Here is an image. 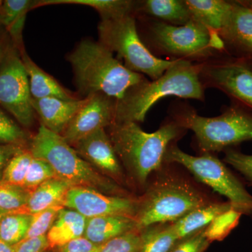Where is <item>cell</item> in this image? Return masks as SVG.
Returning <instances> with one entry per match:
<instances>
[{"label": "cell", "mask_w": 252, "mask_h": 252, "mask_svg": "<svg viewBox=\"0 0 252 252\" xmlns=\"http://www.w3.org/2000/svg\"><path fill=\"white\" fill-rule=\"evenodd\" d=\"M32 138L26 128L0 108V144H13L28 149Z\"/></svg>", "instance_id": "obj_28"}, {"label": "cell", "mask_w": 252, "mask_h": 252, "mask_svg": "<svg viewBox=\"0 0 252 252\" xmlns=\"http://www.w3.org/2000/svg\"><path fill=\"white\" fill-rule=\"evenodd\" d=\"M49 248L46 235L23 240L16 245L14 252H44Z\"/></svg>", "instance_id": "obj_38"}, {"label": "cell", "mask_w": 252, "mask_h": 252, "mask_svg": "<svg viewBox=\"0 0 252 252\" xmlns=\"http://www.w3.org/2000/svg\"><path fill=\"white\" fill-rule=\"evenodd\" d=\"M3 1L0 0V8H1V4H2Z\"/></svg>", "instance_id": "obj_43"}, {"label": "cell", "mask_w": 252, "mask_h": 252, "mask_svg": "<svg viewBox=\"0 0 252 252\" xmlns=\"http://www.w3.org/2000/svg\"><path fill=\"white\" fill-rule=\"evenodd\" d=\"M77 4L94 8L101 20L114 19L131 14L135 3L127 0H38L37 8L46 5Z\"/></svg>", "instance_id": "obj_24"}, {"label": "cell", "mask_w": 252, "mask_h": 252, "mask_svg": "<svg viewBox=\"0 0 252 252\" xmlns=\"http://www.w3.org/2000/svg\"><path fill=\"white\" fill-rule=\"evenodd\" d=\"M78 91L85 97L102 94L119 100L147 79L132 72L99 41L86 39L68 56Z\"/></svg>", "instance_id": "obj_3"}, {"label": "cell", "mask_w": 252, "mask_h": 252, "mask_svg": "<svg viewBox=\"0 0 252 252\" xmlns=\"http://www.w3.org/2000/svg\"><path fill=\"white\" fill-rule=\"evenodd\" d=\"M32 158L29 149L16 154L6 165L0 183L23 187Z\"/></svg>", "instance_id": "obj_29"}, {"label": "cell", "mask_w": 252, "mask_h": 252, "mask_svg": "<svg viewBox=\"0 0 252 252\" xmlns=\"http://www.w3.org/2000/svg\"><path fill=\"white\" fill-rule=\"evenodd\" d=\"M223 161L233 167L252 187V155L228 149L225 150Z\"/></svg>", "instance_id": "obj_35"}, {"label": "cell", "mask_w": 252, "mask_h": 252, "mask_svg": "<svg viewBox=\"0 0 252 252\" xmlns=\"http://www.w3.org/2000/svg\"><path fill=\"white\" fill-rule=\"evenodd\" d=\"M233 209L229 202L220 200L189 212L180 220L172 222V227L181 241L206 228L216 217Z\"/></svg>", "instance_id": "obj_20"}, {"label": "cell", "mask_w": 252, "mask_h": 252, "mask_svg": "<svg viewBox=\"0 0 252 252\" xmlns=\"http://www.w3.org/2000/svg\"><path fill=\"white\" fill-rule=\"evenodd\" d=\"M164 163L182 165L195 179L225 196L235 210L252 219V194L224 162L211 154L193 157L172 143L167 149Z\"/></svg>", "instance_id": "obj_7"}, {"label": "cell", "mask_w": 252, "mask_h": 252, "mask_svg": "<svg viewBox=\"0 0 252 252\" xmlns=\"http://www.w3.org/2000/svg\"><path fill=\"white\" fill-rule=\"evenodd\" d=\"M88 219L71 209H61L46 238L49 248H60L85 234Z\"/></svg>", "instance_id": "obj_21"}, {"label": "cell", "mask_w": 252, "mask_h": 252, "mask_svg": "<svg viewBox=\"0 0 252 252\" xmlns=\"http://www.w3.org/2000/svg\"><path fill=\"white\" fill-rule=\"evenodd\" d=\"M175 122L185 130L193 131L203 154L227 150L252 140V115L236 107L213 118L189 110L177 116Z\"/></svg>", "instance_id": "obj_8"}, {"label": "cell", "mask_w": 252, "mask_h": 252, "mask_svg": "<svg viewBox=\"0 0 252 252\" xmlns=\"http://www.w3.org/2000/svg\"><path fill=\"white\" fill-rule=\"evenodd\" d=\"M137 228L135 219L124 216H104L89 219L84 237L102 245L112 239Z\"/></svg>", "instance_id": "obj_19"}, {"label": "cell", "mask_w": 252, "mask_h": 252, "mask_svg": "<svg viewBox=\"0 0 252 252\" xmlns=\"http://www.w3.org/2000/svg\"><path fill=\"white\" fill-rule=\"evenodd\" d=\"M86 101L87 97L76 100L56 97L32 99V107L36 115L40 118L41 125L61 135Z\"/></svg>", "instance_id": "obj_16"}, {"label": "cell", "mask_w": 252, "mask_h": 252, "mask_svg": "<svg viewBox=\"0 0 252 252\" xmlns=\"http://www.w3.org/2000/svg\"><path fill=\"white\" fill-rule=\"evenodd\" d=\"M25 149H27L13 144H0V182L11 159Z\"/></svg>", "instance_id": "obj_39"}, {"label": "cell", "mask_w": 252, "mask_h": 252, "mask_svg": "<svg viewBox=\"0 0 252 252\" xmlns=\"http://www.w3.org/2000/svg\"><path fill=\"white\" fill-rule=\"evenodd\" d=\"M141 243V230H135L103 244L99 252H140Z\"/></svg>", "instance_id": "obj_34"}, {"label": "cell", "mask_w": 252, "mask_h": 252, "mask_svg": "<svg viewBox=\"0 0 252 252\" xmlns=\"http://www.w3.org/2000/svg\"><path fill=\"white\" fill-rule=\"evenodd\" d=\"M0 105L24 128L35 122L29 79L19 50L11 46L0 63Z\"/></svg>", "instance_id": "obj_9"}, {"label": "cell", "mask_w": 252, "mask_h": 252, "mask_svg": "<svg viewBox=\"0 0 252 252\" xmlns=\"http://www.w3.org/2000/svg\"><path fill=\"white\" fill-rule=\"evenodd\" d=\"M108 135L114 150L131 180L145 187L151 175L161 168L167 149L185 132L175 122L154 132L142 130L135 122H114Z\"/></svg>", "instance_id": "obj_2"}, {"label": "cell", "mask_w": 252, "mask_h": 252, "mask_svg": "<svg viewBox=\"0 0 252 252\" xmlns=\"http://www.w3.org/2000/svg\"><path fill=\"white\" fill-rule=\"evenodd\" d=\"M101 246L83 236L58 248V250L59 252H99Z\"/></svg>", "instance_id": "obj_37"}, {"label": "cell", "mask_w": 252, "mask_h": 252, "mask_svg": "<svg viewBox=\"0 0 252 252\" xmlns=\"http://www.w3.org/2000/svg\"><path fill=\"white\" fill-rule=\"evenodd\" d=\"M138 199L135 196L107 195L94 189L72 187L68 190L63 207L79 212L86 219L124 216L135 219Z\"/></svg>", "instance_id": "obj_11"}, {"label": "cell", "mask_w": 252, "mask_h": 252, "mask_svg": "<svg viewBox=\"0 0 252 252\" xmlns=\"http://www.w3.org/2000/svg\"><path fill=\"white\" fill-rule=\"evenodd\" d=\"M12 44V41L7 32L0 26V63Z\"/></svg>", "instance_id": "obj_40"}, {"label": "cell", "mask_w": 252, "mask_h": 252, "mask_svg": "<svg viewBox=\"0 0 252 252\" xmlns=\"http://www.w3.org/2000/svg\"><path fill=\"white\" fill-rule=\"evenodd\" d=\"M141 10L174 26L185 25L192 19L185 1L180 0H147Z\"/></svg>", "instance_id": "obj_25"}, {"label": "cell", "mask_w": 252, "mask_h": 252, "mask_svg": "<svg viewBox=\"0 0 252 252\" xmlns=\"http://www.w3.org/2000/svg\"><path fill=\"white\" fill-rule=\"evenodd\" d=\"M63 208V207L60 205L51 207L32 215L31 225L24 240L39 238L47 235L60 210Z\"/></svg>", "instance_id": "obj_33"}, {"label": "cell", "mask_w": 252, "mask_h": 252, "mask_svg": "<svg viewBox=\"0 0 252 252\" xmlns=\"http://www.w3.org/2000/svg\"><path fill=\"white\" fill-rule=\"evenodd\" d=\"M37 8V0H4L0 8V26L6 30L18 50L25 47L23 31L28 13Z\"/></svg>", "instance_id": "obj_22"}, {"label": "cell", "mask_w": 252, "mask_h": 252, "mask_svg": "<svg viewBox=\"0 0 252 252\" xmlns=\"http://www.w3.org/2000/svg\"><path fill=\"white\" fill-rule=\"evenodd\" d=\"M228 23L220 35L241 56H252V1H233Z\"/></svg>", "instance_id": "obj_15"}, {"label": "cell", "mask_w": 252, "mask_h": 252, "mask_svg": "<svg viewBox=\"0 0 252 252\" xmlns=\"http://www.w3.org/2000/svg\"><path fill=\"white\" fill-rule=\"evenodd\" d=\"M211 31L192 18L182 26L158 23L152 29L154 42L165 52L181 56H202L210 52Z\"/></svg>", "instance_id": "obj_10"}, {"label": "cell", "mask_w": 252, "mask_h": 252, "mask_svg": "<svg viewBox=\"0 0 252 252\" xmlns=\"http://www.w3.org/2000/svg\"><path fill=\"white\" fill-rule=\"evenodd\" d=\"M99 42L117 53L132 72L145 74L152 80L163 75L177 60L158 59L149 51L141 40L135 19L132 14L114 19L101 20L98 26Z\"/></svg>", "instance_id": "obj_6"}, {"label": "cell", "mask_w": 252, "mask_h": 252, "mask_svg": "<svg viewBox=\"0 0 252 252\" xmlns=\"http://www.w3.org/2000/svg\"><path fill=\"white\" fill-rule=\"evenodd\" d=\"M7 212L3 211V210H0V220H1V218H2L4 216V215H6Z\"/></svg>", "instance_id": "obj_42"}, {"label": "cell", "mask_w": 252, "mask_h": 252, "mask_svg": "<svg viewBox=\"0 0 252 252\" xmlns=\"http://www.w3.org/2000/svg\"><path fill=\"white\" fill-rule=\"evenodd\" d=\"M61 136L72 146L81 139L114 122L116 99L102 94H91Z\"/></svg>", "instance_id": "obj_12"}, {"label": "cell", "mask_w": 252, "mask_h": 252, "mask_svg": "<svg viewBox=\"0 0 252 252\" xmlns=\"http://www.w3.org/2000/svg\"><path fill=\"white\" fill-rule=\"evenodd\" d=\"M72 186L65 181L54 177L41 184L30 193L21 213L34 215L54 206H63V202Z\"/></svg>", "instance_id": "obj_23"}, {"label": "cell", "mask_w": 252, "mask_h": 252, "mask_svg": "<svg viewBox=\"0 0 252 252\" xmlns=\"http://www.w3.org/2000/svg\"><path fill=\"white\" fill-rule=\"evenodd\" d=\"M82 158L118 185H127L120 160L105 129H99L72 146Z\"/></svg>", "instance_id": "obj_13"}, {"label": "cell", "mask_w": 252, "mask_h": 252, "mask_svg": "<svg viewBox=\"0 0 252 252\" xmlns=\"http://www.w3.org/2000/svg\"><path fill=\"white\" fill-rule=\"evenodd\" d=\"M28 149L34 157L49 162L57 177L72 187H87L115 196H133L82 158L62 136L44 126L33 136Z\"/></svg>", "instance_id": "obj_5"}, {"label": "cell", "mask_w": 252, "mask_h": 252, "mask_svg": "<svg viewBox=\"0 0 252 252\" xmlns=\"http://www.w3.org/2000/svg\"><path fill=\"white\" fill-rule=\"evenodd\" d=\"M54 177L57 176L49 162L33 156L23 188L31 193L41 184Z\"/></svg>", "instance_id": "obj_32"}, {"label": "cell", "mask_w": 252, "mask_h": 252, "mask_svg": "<svg viewBox=\"0 0 252 252\" xmlns=\"http://www.w3.org/2000/svg\"><path fill=\"white\" fill-rule=\"evenodd\" d=\"M205 228L179 242L171 252H205L210 245L205 235Z\"/></svg>", "instance_id": "obj_36"}, {"label": "cell", "mask_w": 252, "mask_h": 252, "mask_svg": "<svg viewBox=\"0 0 252 252\" xmlns=\"http://www.w3.org/2000/svg\"><path fill=\"white\" fill-rule=\"evenodd\" d=\"M49 252L46 251V252Z\"/></svg>", "instance_id": "obj_44"}, {"label": "cell", "mask_w": 252, "mask_h": 252, "mask_svg": "<svg viewBox=\"0 0 252 252\" xmlns=\"http://www.w3.org/2000/svg\"><path fill=\"white\" fill-rule=\"evenodd\" d=\"M191 17L210 31L219 34L228 23L233 1L223 0H186Z\"/></svg>", "instance_id": "obj_18"}, {"label": "cell", "mask_w": 252, "mask_h": 252, "mask_svg": "<svg viewBox=\"0 0 252 252\" xmlns=\"http://www.w3.org/2000/svg\"><path fill=\"white\" fill-rule=\"evenodd\" d=\"M215 86L252 109V69L240 61L215 65L207 71Z\"/></svg>", "instance_id": "obj_14"}, {"label": "cell", "mask_w": 252, "mask_h": 252, "mask_svg": "<svg viewBox=\"0 0 252 252\" xmlns=\"http://www.w3.org/2000/svg\"><path fill=\"white\" fill-rule=\"evenodd\" d=\"M140 252H171L180 242L171 223H158L141 230Z\"/></svg>", "instance_id": "obj_26"}, {"label": "cell", "mask_w": 252, "mask_h": 252, "mask_svg": "<svg viewBox=\"0 0 252 252\" xmlns=\"http://www.w3.org/2000/svg\"><path fill=\"white\" fill-rule=\"evenodd\" d=\"M242 215L240 212L233 209L216 217L205 228L207 240L210 243L224 240L238 226Z\"/></svg>", "instance_id": "obj_30"}, {"label": "cell", "mask_w": 252, "mask_h": 252, "mask_svg": "<svg viewBox=\"0 0 252 252\" xmlns=\"http://www.w3.org/2000/svg\"><path fill=\"white\" fill-rule=\"evenodd\" d=\"M32 220V215L21 212L6 214L0 220V238L16 245L24 240Z\"/></svg>", "instance_id": "obj_27"}, {"label": "cell", "mask_w": 252, "mask_h": 252, "mask_svg": "<svg viewBox=\"0 0 252 252\" xmlns=\"http://www.w3.org/2000/svg\"><path fill=\"white\" fill-rule=\"evenodd\" d=\"M19 51L29 79L32 99L56 97L64 100L79 99L75 94L63 87L52 76L39 67L30 57L25 47Z\"/></svg>", "instance_id": "obj_17"}, {"label": "cell", "mask_w": 252, "mask_h": 252, "mask_svg": "<svg viewBox=\"0 0 252 252\" xmlns=\"http://www.w3.org/2000/svg\"><path fill=\"white\" fill-rule=\"evenodd\" d=\"M30 193L23 187L0 183V210L7 213H21L27 204Z\"/></svg>", "instance_id": "obj_31"}, {"label": "cell", "mask_w": 252, "mask_h": 252, "mask_svg": "<svg viewBox=\"0 0 252 252\" xmlns=\"http://www.w3.org/2000/svg\"><path fill=\"white\" fill-rule=\"evenodd\" d=\"M16 245H11L5 243L0 238V252H14Z\"/></svg>", "instance_id": "obj_41"}, {"label": "cell", "mask_w": 252, "mask_h": 252, "mask_svg": "<svg viewBox=\"0 0 252 252\" xmlns=\"http://www.w3.org/2000/svg\"><path fill=\"white\" fill-rule=\"evenodd\" d=\"M168 96L203 99L198 68L189 61L177 60L157 80H147L132 87L123 98L116 100L114 122H144L154 104Z\"/></svg>", "instance_id": "obj_4"}, {"label": "cell", "mask_w": 252, "mask_h": 252, "mask_svg": "<svg viewBox=\"0 0 252 252\" xmlns=\"http://www.w3.org/2000/svg\"><path fill=\"white\" fill-rule=\"evenodd\" d=\"M145 193L138 199L135 220L139 230L172 223L195 209L220 201L170 163L154 172Z\"/></svg>", "instance_id": "obj_1"}]
</instances>
